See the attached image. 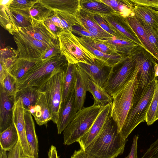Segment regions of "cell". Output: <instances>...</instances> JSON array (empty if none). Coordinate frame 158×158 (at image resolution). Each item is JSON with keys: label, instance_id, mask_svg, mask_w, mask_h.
Masks as SVG:
<instances>
[{"label": "cell", "instance_id": "obj_1", "mask_svg": "<svg viewBox=\"0 0 158 158\" xmlns=\"http://www.w3.org/2000/svg\"><path fill=\"white\" fill-rule=\"evenodd\" d=\"M127 140L118 133L116 124L110 116L85 150L96 158H116L123 153Z\"/></svg>", "mask_w": 158, "mask_h": 158}, {"label": "cell", "instance_id": "obj_2", "mask_svg": "<svg viewBox=\"0 0 158 158\" xmlns=\"http://www.w3.org/2000/svg\"><path fill=\"white\" fill-rule=\"evenodd\" d=\"M68 64L65 57L60 54L38 63L17 81L18 90L35 87L41 90L51 77Z\"/></svg>", "mask_w": 158, "mask_h": 158}, {"label": "cell", "instance_id": "obj_3", "mask_svg": "<svg viewBox=\"0 0 158 158\" xmlns=\"http://www.w3.org/2000/svg\"><path fill=\"white\" fill-rule=\"evenodd\" d=\"M129 55L138 68L133 103L141 98L149 85L156 79L154 67L157 61L150 52L139 45Z\"/></svg>", "mask_w": 158, "mask_h": 158}, {"label": "cell", "instance_id": "obj_4", "mask_svg": "<svg viewBox=\"0 0 158 158\" xmlns=\"http://www.w3.org/2000/svg\"><path fill=\"white\" fill-rule=\"evenodd\" d=\"M104 106L94 102L93 105L78 111L63 131L64 144L68 145L77 142L89 130Z\"/></svg>", "mask_w": 158, "mask_h": 158}, {"label": "cell", "instance_id": "obj_5", "mask_svg": "<svg viewBox=\"0 0 158 158\" xmlns=\"http://www.w3.org/2000/svg\"><path fill=\"white\" fill-rule=\"evenodd\" d=\"M137 67L136 71L131 79L112 96L113 101L111 104L110 117L116 123L119 133L133 104L137 84L138 71Z\"/></svg>", "mask_w": 158, "mask_h": 158}, {"label": "cell", "instance_id": "obj_6", "mask_svg": "<svg viewBox=\"0 0 158 158\" xmlns=\"http://www.w3.org/2000/svg\"><path fill=\"white\" fill-rule=\"evenodd\" d=\"M60 54L68 63H82L91 64L97 58L80 42L78 37L72 32L63 31L57 35Z\"/></svg>", "mask_w": 158, "mask_h": 158}, {"label": "cell", "instance_id": "obj_7", "mask_svg": "<svg viewBox=\"0 0 158 158\" xmlns=\"http://www.w3.org/2000/svg\"><path fill=\"white\" fill-rule=\"evenodd\" d=\"M156 79L149 85L141 98L133 103L120 132L124 139L140 123L146 122L147 114L156 84Z\"/></svg>", "mask_w": 158, "mask_h": 158}, {"label": "cell", "instance_id": "obj_8", "mask_svg": "<svg viewBox=\"0 0 158 158\" xmlns=\"http://www.w3.org/2000/svg\"><path fill=\"white\" fill-rule=\"evenodd\" d=\"M137 68L129 55H124L118 63L112 67L104 87L112 97L132 78Z\"/></svg>", "mask_w": 158, "mask_h": 158}, {"label": "cell", "instance_id": "obj_9", "mask_svg": "<svg viewBox=\"0 0 158 158\" xmlns=\"http://www.w3.org/2000/svg\"><path fill=\"white\" fill-rule=\"evenodd\" d=\"M67 65L55 73L41 90L45 93L52 115L51 120L56 124L62 102L64 80Z\"/></svg>", "mask_w": 158, "mask_h": 158}, {"label": "cell", "instance_id": "obj_10", "mask_svg": "<svg viewBox=\"0 0 158 158\" xmlns=\"http://www.w3.org/2000/svg\"><path fill=\"white\" fill-rule=\"evenodd\" d=\"M18 30L19 31L14 33L13 35L19 51V58L30 60H41L48 45Z\"/></svg>", "mask_w": 158, "mask_h": 158}, {"label": "cell", "instance_id": "obj_11", "mask_svg": "<svg viewBox=\"0 0 158 158\" xmlns=\"http://www.w3.org/2000/svg\"><path fill=\"white\" fill-rule=\"evenodd\" d=\"M25 109L21 99L20 98H15L13 109L12 122L19 135L22 156L32 157H33L26 134Z\"/></svg>", "mask_w": 158, "mask_h": 158}, {"label": "cell", "instance_id": "obj_12", "mask_svg": "<svg viewBox=\"0 0 158 158\" xmlns=\"http://www.w3.org/2000/svg\"><path fill=\"white\" fill-rule=\"evenodd\" d=\"M77 64L86 73L89 79L101 87H104L112 67L97 58L94 63L89 64L82 63Z\"/></svg>", "mask_w": 158, "mask_h": 158}, {"label": "cell", "instance_id": "obj_13", "mask_svg": "<svg viewBox=\"0 0 158 158\" xmlns=\"http://www.w3.org/2000/svg\"><path fill=\"white\" fill-rule=\"evenodd\" d=\"M111 104L105 106L88 131L78 140L80 149L85 150L99 134L110 116Z\"/></svg>", "mask_w": 158, "mask_h": 158}, {"label": "cell", "instance_id": "obj_14", "mask_svg": "<svg viewBox=\"0 0 158 158\" xmlns=\"http://www.w3.org/2000/svg\"><path fill=\"white\" fill-rule=\"evenodd\" d=\"M111 28L119 35L124 37L143 48L137 36L129 25L126 18L114 13L102 15Z\"/></svg>", "mask_w": 158, "mask_h": 158}, {"label": "cell", "instance_id": "obj_15", "mask_svg": "<svg viewBox=\"0 0 158 158\" xmlns=\"http://www.w3.org/2000/svg\"><path fill=\"white\" fill-rule=\"evenodd\" d=\"M15 95L10 94L0 85V133L13 123V109Z\"/></svg>", "mask_w": 158, "mask_h": 158}, {"label": "cell", "instance_id": "obj_16", "mask_svg": "<svg viewBox=\"0 0 158 158\" xmlns=\"http://www.w3.org/2000/svg\"><path fill=\"white\" fill-rule=\"evenodd\" d=\"M31 25L28 27H18V29L48 46L58 40V37L49 31L44 21H38L31 17Z\"/></svg>", "mask_w": 158, "mask_h": 158}, {"label": "cell", "instance_id": "obj_17", "mask_svg": "<svg viewBox=\"0 0 158 158\" xmlns=\"http://www.w3.org/2000/svg\"><path fill=\"white\" fill-rule=\"evenodd\" d=\"M77 112L74 90L61 105L56 124L58 134H60L64 131L71 122Z\"/></svg>", "mask_w": 158, "mask_h": 158}, {"label": "cell", "instance_id": "obj_18", "mask_svg": "<svg viewBox=\"0 0 158 158\" xmlns=\"http://www.w3.org/2000/svg\"><path fill=\"white\" fill-rule=\"evenodd\" d=\"M40 126L46 125L52 120V115L44 92L40 90L35 105L28 110Z\"/></svg>", "mask_w": 158, "mask_h": 158}, {"label": "cell", "instance_id": "obj_19", "mask_svg": "<svg viewBox=\"0 0 158 158\" xmlns=\"http://www.w3.org/2000/svg\"><path fill=\"white\" fill-rule=\"evenodd\" d=\"M80 0H39L45 7L57 11L76 15L81 9Z\"/></svg>", "mask_w": 158, "mask_h": 158}, {"label": "cell", "instance_id": "obj_20", "mask_svg": "<svg viewBox=\"0 0 158 158\" xmlns=\"http://www.w3.org/2000/svg\"><path fill=\"white\" fill-rule=\"evenodd\" d=\"M77 78L74 89L75 104L77 112L84 107L86 93L88 91L89 78L86 73L77 64Z\"/></svg>", "mask_w": 158, "mask_h": 158}, {"label": "cell", "instance_id": "obj_21", "mask_svg": "<svg viewBox=\"0 0 158 158\" xmlns=\"http://www.w3.org/2000/svg\"><path fill=\"white\" fill-rule=\"evenodd\" d=\"M127 20L142 44L143 48L158 62V52L150 42L146 33L135 14L126 18Z\"/></svg>", "mask_w": 158, "mask_h": 158}, {"label": "cell", "instance_id": "obj_22", "mask_svg": "<svg viewBox=\"0 0 158 158\" xmlns=\"http://www.w3.org/2000/svg\"><path fill=\"white\" fill-rule=\"evenodd\" d=\"M13 0H0V21L1 26L10 34L19 31L10 6Z\"/></svg>", "mask_w": 158, "mask_h": 158}, {"label": "cell", "instance_id": "obj_23", "mask_svg": "<svg viewBox=\"0 0 158 158\" xmlns=\"http://www.w3.org/2000/svg\"><path fill=\"white\" fill-rule=\"evenodd\" d=\"M24 115L27 139L30 146L33 156L35 158H38V142L32 115L29 110L25 109Z\"/></svg>", "mask_w": 158, "mask_h": 158}, {"label": "cell", "instance_id": "obj_24", "mask_svg": "<svg viewBox=\"0 0 158 158\" xmlns=\"http://www.w3.org/2000/svg\"><path fill=\"white\" fill-rule=\"evenodd\" d=\"M54 12V14L48 18L55 25L62 29L63 31L72 32L73 26H82L75 15L57 11Z\"/></svg>", "mask_w": 158, "mask_h": 158}, {"label": "cell", "instance_id": "obj_25", "mask_svg": "<svg viewBox=\"0 0 158 158\" xmlns=\"http://www.w3.org/2000/svg\"><path fill=\"white\" fill-rule=\"evenodd\" d=\"M88 91L93 95L94 102L98 105L105 106L112 103L113 98L106 90L89 78L88 82Z\"/></svg>", "mask_w": 158, "mask_h": 158}, {"label": "cell", "instance_id": "obj_26", "mask_svg": "<svg viewBox=\"0 0 158 158\" xmlns=\"http://www.w3.org/2000/svg\"><path fill=\"white\" fill-rule=\"evenodd\" d=\"M81 9L95 15L101 16L115 12L101 0H80Z\"/></svg>", "mask_w": 158, "mask_h": 158}, {"label": "cell", "instance_id": "obj_27", "mask_svg": "<svg viewBox=\"0 0 158 158\" xmlns=\"http://www.w3.org/2000/svg\"><path fill=\"white\" fill-rule=\"evenodd\" d=\"M135 15L154 29H158V11L151 8L134 6Z\"/></svg>", "mask_w": 158, "mask_h": 158}, {"label": "cell", "instance_id": "obj_28", "mask_svg": "<svg viewBox=\"0 0 158 158\" xmlns=\"http://www.w3.org/2000/svg\"><path fill=\"white\" fill-rule=\"evenodd\" d=\"M19 139V135L14 124L0 133V148L7 152L12 149Z\"/></svg>", "mask_w": 158, "mask_h": 158}, {"label": "cell", "instance_id": "obj_29", "mask_svg": "<svg viewBox=\"0 0 158 158\" xmlns=\"http://www.w3.org/2000/svg\"><path fill=\"white\" fill-rule=\"evenodd\" d=\"M76 78V64L68 63L64 80L62 102L74 90Z\"/></svg>", "mask_w": 158, "mask_h": 158}, {"label": "cell", "instance_id": "obj_30", "mask_svg": "<svg viewBox=\"0 0 158 158\" xmlns=\"http://www.w3.org/2000/svg\"><path fill=\"white\" fill-rule=\"evenodd\" d=\"M116 13L126 18L135 15L134 6L131 0H101Z\"/></svg>", "mask_w": 158, "mask_h": 158}, {"label": "cell", "instance_id": "obj_31", "mask_svg": "<svg viewBox=\"0 0 158 158\" xmlns=\"http://www.w3.org/2000/svg\"><path fill=\"white\" fill-rule=\"evenodd\" d=\"M41 60H30L19 58L8 70L9 73L17 80L23 77Z\"/></svg>", "mask_w": 158, "mask_h": 158}, {"label": "cell", "instance_id": "obj_32", "mask_svg": "<svg viewBox=\"0 0 158 158\" xmlns=\"http://www.w3.org/2000/svg\"><path fill=\"white\" fill-rule=\"evenodd\" d=\"M40 90L35 87H27L18 90L15 98H20L25 109L28 110L34 106L38 98Z\"/></svg>", "mask_w": 158, "mask_h": 158}, {"label": "cell", "instance_id": "obj_33", "mask_svg": "<svg viewBox=\"0 0 158 158\" xmlns=\"http://www.w3.org/2000/svg\"><path fill=\"white\" fill-rule=\"evenodd\" d=\"M104 40L114 46L118 53L122 55H129L136 47L139 46L132 41L123 37H114L107 40Z\"/></svg>", "mask_w": 158, "mask_h": 158}, {"label": "cell", "instance_id": "obj_34", "mask_svg": "<svg viewBox=\"0 0 158 158\" xmlns=\"http://www.w3.org/2000/svg\"><path fill=\"white\" fill-rule=\"evenodd\" d=\"M18 50L8 46L2 49L0 52V64L8 71L19 58Z\"/></svg>", "mask_w": 158, "mask_h": 158}, {"label": "cell", "instance_id": "obj_35", "mask_svg": "<svg viewBox=\"0 0 158 158\" xmlns=\"http://www.w3.org/2000/svg\"><path fill=\"white\" fill-rule=\"evenodd\" d=\"M78 38L81 43L97 58L106 62L111 67L118 63L124 56L120 54L111 55L104 53L92 47L79 37Z\"/></svg>", "mask_w": 158, "mask_h": 158}, {"label": "cell", "instance_id": "obj_36", "mask_svg": "<svg viewBox=\"0 0 158 158\" xmlns=\"http://www.w3.org/2000/svg\"><path fill=\"white\" fill-rule=\"evenodd\" d=\"M94 48L105 53L111 55H119L114 46L104 40L85 36L79 37Z\"/></svg>", "mask_w": 158, "mask_h": 158}, {"label": "cell", "instance_id": "obj_37", "mask_svg": "<svg viewBox=\"0 0 158 158\" xmlns=\"http://www.w3.org/2000/svg\"><path fill=\"white\" fill-rule=\"evenodd\" d=\"M94 14L81 9L76 16L85 28H88L95 31H104L94 20Z\"/></svg>", "mask_w": 158, "mask_h": 158}, {"label": "cell", "instance_id": "obj_38", "mask_svg": "<svg viewBox=\"0 0 158 158\" xmlns=\"http://www.w3.org/2000/svg\"><path fill=\"white\" fill-rule=\"evenodd\" d=\"M39 0H13L10 4V10L15 11L25 17L30 18L29 11Z\"/></svg>", "mask_w": 158, "mask_h": 158}, {"label": "cell", "instance_id": "obj_39", "mask_svg": "<svg viewBox=\"0 0 158 158\" xmlns=\"http://www.w3.org/2000/svg\"><path fill=\"white\" fill-rule=\"evenodd\" d=\"M28 13L31 17L37 20L44 21L53 15L54 12L45 7L38 0L29 11Z\"/></svg>", "mask_w": 158, "mask_h": 158}, {"label": "cell", "instance_id": "obj_40", "mask_svg": "<svg viewBox=\"0 0 158 158\" xmlns=\"http://www.w3.org/2000/svg\"><path fill=\"white\" fill-rule=\"evenodd\" d=\"M158 106V80L157 79L154 93L147 114L146 122L148 126L152 125L156 121V115Z\"/></svg>", "mask_w": 158, "mask_h": 158}, {"label": "cell", "instance_id": "obj_41", "mask_svg": "<svg viewBox=\"0 0 158 158\" xmlns=\"http://www.w3.org/2000/svg\"><path fill=\"white\" fill-rule=\"evenodd\" d=\"M136 16L144 29L150 42L158 52V29L151 27L143 20Z\"/></svg>", "mask_w": 158, "mask_h": 158}, {"label": "cell", "instance_id": "obj_42", "mask_svg": "<svg viewBox=\"0 0 158 158\" xmlns=\"http://www.w3.org/2000/svg\"><path fill=\"white\" fill-rule=\"evenodd\" d=\"M17 80L9 74L4 80L2 85L4 89L10 94L15 95L18 91Z\"/></svg>", "mask_w": 158, "mask_h": 158}, {"label": "cell", "instance_id": "obj_43", "mask_svg": "<svg viewBox=\"0 0 158 158\" xmlns=\"http://www.w3.org/2000/svg\"><path fill=\"white\" fill-rule=\"evenodd\" d=\"M93 17L94 20L101 27L107 32L117 37L126 38L124 37L119 35L115 31L111 28L105 19L102 16L94 14Z\"/></svg>", "mask_w": 158, "mask_h": 158}, {"label": "cell", "instance_id": "obj_44", "mask_svg": "<svg viewBox=\"0 0 158 158\" xmlns=\"http://www.w3.org/2000/svg\"><path fill=\"white\" fill-rule=\"evenodd\" d=\"M60 54L59 40L47 46L44 54L40 58L42 60H45L52 56Z\"/></svg>", "mask_w": 158, "mask_h": 158}, {"label": "cell", "instance_id": "obj_45", "mask_svg": "<svg viewBox=\"0 0 158 158\" xmlns=\"http://www.w3.org/2000/svg\"><path fill=\"white\" fill-rule=\"evenodd\" d=\"M10 10L18 27L25 28L31 25V18L30 19H28L15 11Z\"/></svg>", "mask_w": 158, "mask_h": 158}, {"label": "cell", "instance_id": "obj_46", "mask_svg": "<svg viewBox=\"0 0 158 158\" xmlns=\"http://www.w3.org/2000/svg\"><path fill=\"white\" fill-rule=\"evenodd\" d=\"M141 158H158V138L150 145Z\"/></svg>", "mask_w": 158, "mask_h": 158}, {"label": "cell", "instance_id": "obj_47", "mask_svg": "<svg viewBox=\"0 0 158 158\" xmlns=\"http://www.w3.org/2000/svg\"><path fill=\"white\" fill-rule=\"evenodd\" d=\"M134 6H145L158 11V0H131Z\"/></svg>", "mask_w": 158, "mask_h": 158}, {"label": "cell", "instance_id": "obj_48", "mask_svg": "<svg viewBox=\"0 0 158 158\" xmlns=\"http://www.w3.org/2000/svg\"><path fill=\"white\" fill-rule=\"evenodd\" d=\"M22 155L21 145L19 139L15 146L9 151L7 158H21Z\"/></svg>", "mask_w": 158, "mask_h": 158}, {"label": "cell", "instance_id": "obj_49", "mask_svg": "<svg viewBox=\"0 0 158 158\" xmlns=\"http://www.w3.org/2000/svg\"><path fill=\"white\" fill-rule=\"evenodd\" d=\"M72 32L79 35L81 37L85 36L94 38V36L82 26L79 25L73 26Z\"/></svg>", "mask_w": 158, "mask_h": 158}, {"label": "cell", "instance_id": "obj_50", "mask_svg": "<svg viewBox=\"0 0 158 158\" xmlns=\"http://www.w3.org/2000/svg\"><path fill=\"white\" fill-rule=\"evenodd\" d=\"M44 22L49 31L57 37L59 34L63 31L62 29L53 23L48 18Z\"/></svg>", "mask_w": 158, "mask_h": 158}, {"label": "cell", "instance_id": "obj_51", "mask_svg": "<svg viewBox=\"0 0 158 158\" xmlns=\"http://www.w3.org/2000/svg\"><path fill=\"white\" fill-rule=\"evenodd\" d=\"M139 136L135 135L133 137L130 152L124 158H138L137 153V141Z\"/></svg>", "mask_w": 158, "mask_h": 158}, {"label": "cell", "instance_id": "obj_52", "mask_svg": "<svg viewBox=\"0 0 158 158\" xmlns=\"http://www.w3.org/2000/svg\"><path fill=\"white\" fill-rule=\"evenodd\" d=\"M71 158H96L85 150L80 149L75 150Z\"/></svg>", "mask_w": 158, "mask_h": 158}, {"label": "cell", "instance_id": "obj_53", "mask_svg": "<svg viewBox=\"0 0 158 158\" xmlns=\"http://www.w3.org/2000/svg\"><path fill=\"white\" fill-rule=\"evenodd\" d=\"M0 64V85H2L4 80L10 73L8 70L5 69L1 64Z\"/></svg>", "mask_w": 158, "mask_h": 158}, {"label": "cell", "instance_id": "obj_54", "mask_svg": "<svg viewBox=\"0 0 158 158\" xmlns=\"http://www.w3.org/2000/svg\"><path fill=\"white\" fill-rule=\"evenodd\" d=\"M48 158H59L57 154V151L56 147L52 145L48 152Z\"/></svg>", "mask_w": 158, "mask_h": 158}, {"label": "cell", "instance_id": "obj_55", "mask_svg": "<svg viewBox=\"0 0 158 158\" xmlns=\"http://www.w3.org/2000/svg\"><path fill=\"white\" fill-rule=\"evenodd\" d=\"M155 74L156 78H158V63L157 62L156 64L154 67Z\"/></svg>", "mask_w": 158, "mask_h": 158}, {"label": "cell", "instance_id": "obj_56", "mask_svg": "<svg viewBox=\"0 0 158 158\" xmlns=\"http://www.w3.org/2000/svg\"><path fill=\"white\" fill-rule=\"evenodd\" d=\"M156 121L158 120V106L156 112Z\"/></svg>", "mask_w": 158, "mask_h": 158}, {"label": "cell", "instance_id": "obj_57", "mask_svg": "<svg viewBox=\"0 0 158 158\" xmlns=\"http://www.w3.org/2000/svg\"><path fill=\"white\" fill-rule=\"evenodd\" d=\"M21 158H35L34 157H27V156H22L21 157Z\"/></svg>", "mask_w": 158, "mask_h": 158}]
</instances>
